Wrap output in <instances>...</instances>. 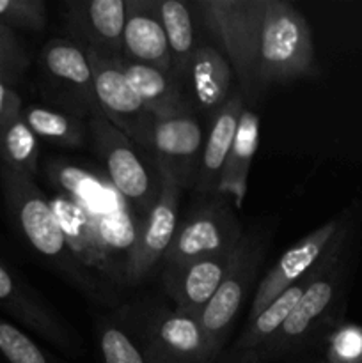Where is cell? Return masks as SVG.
Returning <instances> with one entry per match:
<instances>
[{
	"label": "cell",
	"instance_id": "11",
	"mask_svg": "<svg viewBox=\"0 0 362 363\" xmlns=\"http://www.w3.org/2000/svg\"><path fill=\"white\" fill-rule=\"evenodd\" d=\"M85 53L94 77L96 101L102 116L123 131L135 145L148 147L155 117L131 89L121 67V60H112L92 50H85Z\"/></svg>",
	"mask_w": 362,
	"mask_h": 363
},
{
	"label": "cell",
	"instance_id": "16",
	"mask_svg": "<svg viewBox=\"0 0 362 363\" xmlns=\"http://www.w3.org/2000/svg\"><path fill=\"white\" fill-rule=\"evenodd\" d=\"M234 252L236 248L183 266L163 268V289L174 301V307L197 319L226 279Z\"/></svg>",
	"mask_w": 362,
	"mask_h": 363
},
{
	"label": "cell",
	"instance_id": "13",
	"mask_svg": "<svg viewBox=\"0 0 362 363\" xmlns=\"http://www.w3.org/2000/svg\"><path fill=\"white\" fill-rule=\"evenodd\" d=\"M202 128L188 110L153 119L149 145L153 162L172 174L181 188L194 184L202 155Z\"/></svg>",
	"mask_w": 362,
	"mask_h": 363
},
{
	"label": "cell",
	"instance_id": "5",
	"mask_svg": "<svg viewBox=\"0 0 362 363\" xmlns=\"http://www.w3.org/2000/svg\"><path fill=\"white\" fill-rule=\"evenodd\" d=\"M123 323L149 363H212L197 319L180 308L128 307Z\"/></svg>",
	"mask_w": 362,
	"mask_h": 363
},
{
	"label": "cell",
	"instance_id": "26",
	"mask_svg": "<svg viewBox=\"0 0 362 363\" xmlns=\"http://www.w3.org/2000/svg\"><path fill=\"white\" fill-rule=\"evenodd\" d=\"M94 332L102 363H149L141 344L123 321L102 319Z\"/></svg>",
	"mask_w": 362,
	"mask_h": 363
},
{
	"label": "cell",
	"instance_id": "30",
	"mask_svg": "<svg viewBox=\"0 0 362 363\" xmlns=\"http://www.w3.org/2000/svg\"><path fill=\"white\" fill-rule=\"evenodd\" d=\"M330 363H362V328L346 325L330 339Z\"/></svg>",
	"mask_w": 362,
	"mask_h": 363
},
{
	"label": "cell",
	"instance_id": "32",
	"mask_svg": "<svg viewBox=\"0 0 362 363\" xmlns=\"http://www.w3.org/2000/svg\"><path fill=\"white\" fill-rule=\"evenodd\" d=\"M240 354H243L240 363H258L259 362V357L254 353V351H247V353H240Z\"/></svg>",
	"mask_w": 362,
	"mask_h": 363
},
{
	"label": "cell",
	"instance_id": "28",
	"mask_svg": "<svg viewBox=\"0 0 362 363\" xmlns=\"http://www.w3.org/2000/svg\"><path fill=\"white\" fill-rule=\"evenodd\" d=\"M46 21L48 14L43 0H0V25L11 30L39 32Z\"/></svg>",
	"mask_w": 362,
	"mask_h": 363
},
{
	"label": "cell",
	"instance_id": "31",
	"mask_svg": "<svg viewBox=\"0 0 362 363\" xmlns=\"http://www.w3.org/2000/svg\"><path fill=\"white\" fill-rule=\"evenodd\" d=\"M23 112V105H21V98L13 85L0 82V130L4 126L14 121L16 117L21 116Z\"/></svg>",
	"mask_w": 362,
	"mask_h": 363
},
{
	"label": "cell",
	"instance_id": "2",
	"mask_svg": "<svg viewBox=\"0 0 362 363\" xmlns=\"http://www.w3.org/2000/svg\"><path fill=\"white\" fill-rule=\"evenodd\" d=\"M202 16L229 57L247 101L314 71L312 34L286 0H204Z\"/></svg>",
	"mask_w": 362,
	"mask_h": 363
},
{
	"label": "cell",
	"instance_id": "12",
	"mask_svg": "<svg viewBox=\"0 0 362 363\" xmlns=\"http://www.w3.org/2000/svg\"><path fill=\"white\" fill-rule=\"evenodd\" d=\"M156 169L162 179V190H160L158 201L155 202L148 216L142 220L141 229H138L137 243H135L126 268L128 287L138 286L142 280L148 279L153 268L162 261L163 255L169 250L177 223H180L177 211H180L181 186L169 170L160 165H156Z\"/></svg>",
	"mask_w": 362,
	"mask_h": 363
},
{
	"label": "cell",
	"instance_id": "14",
	"mask_svg": "<svg viewBox=\"0 0 362 363\" xmlns=\"http://www.w3.org/2000/svg\"><path fill=\"white\" fill-rule=\"evenodd\" d=\"M66 20L67 30L78 46L112 60L124 59L126 0H77L67 6Z\"/></svg>",
	"mask_w": 362,
	"mask_h": 363
},
{
	"label": "cell",
	"instance_id": "10",
	"mask_svg": "<svg viewBox=\"0 0 362 363\" xmlns=\"http://www.w3.org/2000/svg\"><path fill=\"white\" fill-rule=\"evenodd\" d=\"M0 308L14 321L62 353L78 357L84 351L77 333L2 257H0Z\"/></svg>",
	"mask_w": 362,
	"mask_h": 363
},
{
	"label": "cell",
	"instance_id": "7",
	"mask_svg": "<svg viewBox=\"0 0 362 363\" xmlns=\"http://www.w3.org/2000/svg\"><path fill=\"white\" fill-rule=\"evenodd\" d=\"M344 241H346V227L343 225L327 250L322 273L305 291L302 300L298 301L284 325L277 330L275 335L270 337L265 346L254 351L259 360L263 357H284V354L302 350L311 340L337 298V289L343 280Z\"/></svg>",
	"mask_w": 362,
	"mask_h": 363
},
{
	"label": "cell",
	"instance_id": "1",
	"mask_svg": "<svg viewBox=\"0 0 362 363\" xmlns=\"http://www.w3.org/2000/svg\"><path fill=\"white\" fill-rule=\"evenodd\" d=\"M45 176L53 194L50 206L80 269L85 294L116 303L126 284V268L137 243L141 216L119 191L87 167L48 160Z\"/></svg>",
	"mask_w": 362,
	"mask_h": 363
},
{
	"label": "cell",
	"instance_id": "8",
	"mask_svg": "<svg viewBox=\"0 0 362 363\" xmlns=\"http://www.w3.org/2000/svg\"><path fill=\"white\" fill-rule=\"evenodd\" d=\"M241 236L243 229L229 199L209 195L177 223L172 243L162 259L163 268L234 250Z\"/></svg>",
	"mask_w": 362,
	"mask_h": 363
},
{
	"label": "cell",
	"instance_id": "6",
	"mask_svg": "<svg viewBox=\"0 0 362 363\" xmlns=\"http://www.w3.org/2000/svg\"><path fill=\"white\" fill-rule=\"evenodd\" d=\"M87 130L106 179L133 208L141 220H144L158 201L162 190L160 172L153 174L137 152L133 142L103 116L91 117Z\"/></svg>",
	"mask_w": 362,
	"mask_h": 363
},
{
	"label": "cell",
	"instance_id": "22",
	"mask_svg": "<svg viewBox=\"0 0 362 363\" xmlns=\"http://www.w3.org/2000/svg\"><path fill=\"white\" fill-rule=\"evenodd\" d=\"M121 67L124 77L130 82L131 89L142 105L149 110L153 117L169 116V113L187 110L181 98L180 84L172 73H165L156 67L135 64L126 59H121Z\"/></svg>",
	"mask_w": 362,
	"mask_h": 363
},
{
	"label": "cell",
	"instance_id": "29",
	"mask_svg": "<svg viewBox=\"0 0 362 363\" xmlns=\"http://www.w3.org/2000/svg\"><path fill=\"white\" fill-rule=\"evenodd\" d=\"M31 55L18 34L0 25V82L16 85L27 73Z\"/></svg>",
	"mask_w": 362,
	"mask_h": 363
},
{
	"label": "cell",
	"instance_id": "17",
	"mask_svg": "<svg viewBox=\"0 0 362 363\" xmlns=\"http://www.w3.org/2000/svg\"><path fill=\"white\" fill-rule=\"evenodd\" d=\"M123 55L130 62L170 73L169 45L158 16V2L126 0Z\"/></svg>",
	"mask_w": 362,
	"mask_h": 363
},
{
	"label": "cell",
	"instance_id": "9",
	"mask_svg": "<svg viewBox=\"0 0 362 363\" xmlns=\"http://www.w3.org/2000/svg\"><path fill=\"white\" fill-rule=\"evenodd\" d=\"M43 77L60 110L84 119L102 116L87 53L71 39H52L39 55Z\"/></svg>",
	"mask_w": 362,
	"mask_h": 363
},
{
	"label": "cell",
	"instance_id": "24",
	"mask_svg": "<svg viewBox=\"0 0 362 363\" xmlns=\"http://www.w3.org/2000/svg\"><path fill=\"white\" fill-rule=\"evenodd\" d=\"M158 16L169 45L170 73L176 78L187 77L188 64L195 52L190 11L181 0H162L158 2Z\"/></svg>",
	"mask_w": 362,
	"mask_h": 363
},
{
	"label": "cell",
	"instance_id": "3",
	"mask_svg": "<svg viewBox=\"0 0 362 363\" xmlns=\"http://www.w3.org/2000/svg\"><path fill=\"white\" fill-rule=\"evenodd\" d=\"M0 190L7 218L20 240L67 282L85 293V282L64 240L48 195L35 179L0 163Z\"/></svg>",
	"mask_w": 362,
	"mask_h": 363
},
{
	"label": "cell",
	"instance_id": "4",
	"mask_svg": "<svg viewBox=\"0 0 362 363\" xmlns=\"http://www.w3.org/2000/svg\"><path fill=\"white\" fill-rule=\"evenodd\" d=\"M268 245L270 230L266 227H254L243 233L226 279L197 318L212 363L219 360L224 344L233 332L241 305L252 293V286L265 261Z\"/></svg>",
	"mask_w": 362,
	"mask_h": 363
},
{
	"label": "cell",
	"instance_id": "23",
	"mask_svg": "<svg viewBox=\"0 0 362 363\" xmlns=\"http://www.w3.org/2000/svg\"><path fill=\"white\" fill-rule=\"evenodd\" d=\"M21 117L32 133L48 144L62 147H82L87 138V124L78 116L52 106L31 105L21 112Z\"/></svg>",
	"mask_w": 362,
	"mask_h": 363
},
{
	"label": "cell",
	"instance_id": "25",
	"mask_svg": "<svg viewBox=\"0 0 362 363\" xmlns=\"http://www.w3.org/2000/svg\"><path fill=\"white\" fill-rule=\"evenodd\" d=\"M0 163L35 179L39 174V138L23 117L0 130Z\"/></svg>",
	"mask_w": 362,
	"mask_h": 363
},
{
	"label": "cell",
	"instance_id": "18",
	"mask_svg": "<svg viewBox=\"0 0 362 363\" xmlns=\"http://www.w3.org/2000/svg\"><path fill=\"white\" fill-rule=\"evenodd\" d=\"M243 110L245 99L241 92L236 91L229 96L226 105L213 116L209 133L202 145L197 176L194 181L195 190L201 195H216L224 165H226L231 147H233Z\"/></svg>",
	"mask_w": 362,
	"mask_h": 363
},
{
	"label": "cell",
	"instance_id": "21",
	"mask_svg": "<svg viewBox=\"0 0 362 363\" xmlns=\"http://www.w3.org/2000/svg\"><path fill=\"white\" fill-rule=\"evenodd\" d=\"M231 74L229 60L219 50L209 45L197 46L187 69L195 101L204 110L219 112L229 99Z\"/></svg>",
	"mask_w": 362,
	"mask_h": 363
},
{
	"label": "cell",
	"instance_id": "27",
	"mask_svg": "<svg viewBox=\"0 0 362 363\" xmlns=\"http://www.w3.org/2000/svg\"><path fill=\"white\" fill-rule=\"evenodd\" d=\"M0 357L6 363H60L20 326L0 318Z\"/></svg>",
	"mask_w": 362,
	"mask_h": 363
},
{
	"label": "cell",
	"instance_id": "19",
	"mask_svg": "<svg viewBox=\"0 0 362 363\" xmlns=\"http://www.w3.org/2000/svg\"><path fill=\"white\" fill-rule=\"evenodd\" d=\"M323 266H325V255L319 259V262L311 269V272L305 273V275L302 277V279H298L295 284H291L287 289H284L283 293H280L275 300L270 301L258 315L248 319L243 333L240 335L238 342L234 344V353L240 354L247 353V351H258L259 347L265 346L266 340L272 335H275L277 330H279L280 326L284 325V321L290 318V314L295 311V307H297L298 301L302 300L305 291L311 287V284L314 282L316 277L322 273Z\"/></svg>",
	"mask_w": 362,
	"mask_h": 363
},
{
	"label": "cell",
	"instance_id": "20",
	"mask_svg": "<svg viewBox=\"0 0 362 363\" xmlns=\"http://www.w3.org/2000/svg\"><path fill=\"white\" fill-rule=\"evenodd\" d=\"M259 144V117L252 110L245 108L241 113L240 124H238L236 137H234L233 147L224 165L222 177H220L216 195L233 199L234 208L240 209L243 206L245 195H247V181L251 172L252 160Z\"/></svg>",
	"mask_w": 362,
	"mask_h": 363
},
{
	"label": "cell",
	"instance_id": "15",
	"mask_svg": "<svg viewBox=\"0 0 362 363\" xmlns=\"http://www.w3.org/2000/svg\"><path fill=\"white\" fill-rule=\"evenodd\" d=\"M341 227H343V223H341L339 218L329 220L322 227H318L314 233L302 238L297 245H293L290 250L284 252V255L277 261V264L259 282L254 298H252L248 319L258 315L284 289H287L291 284H295L305 273L311 272L318 264L319 259L325 255V252L329 250L330 243L336 238V234L339 233Z\"/></svg>",
	"mask_w": 362,
	"mask_h": 363
}]
</instances>
